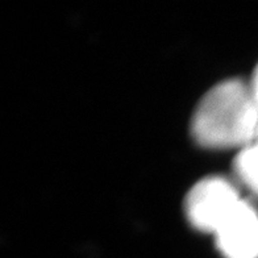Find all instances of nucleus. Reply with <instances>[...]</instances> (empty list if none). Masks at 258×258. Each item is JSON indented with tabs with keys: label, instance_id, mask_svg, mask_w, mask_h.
<instances>
[{
	"label": "nucleus",
	"instance_id": "nucleus-1",
	"mask_svg": "<svg viewBox=\"0 0 258 258\" xmlns=\"http://www.w3.org/2000/svg\"><path fill=\"white\" fill-rule=\"evenodd\" d=\"M191 133L210 149H244L257 141L258 102L250 85L229 79L212 87L194 112Z\"/></svg>",
	"mask_w": 258,
	"mask_h": 258
},
{
	"label": "nucleus",
	"instance_id": "nucleus-2",
	"mask_svg": "<svg viewBox=\"0 0 258 258\" xmlns=\"http://www.w3.org/2000/svg\"><path fill=\"white\" fill-rule=\"evenodd\" d=\"M241 202L232 182L223 177H208L191 188L184 201V211L194 228L215 234Z\"/></svg>",
	"mask_w": 258,
	"mask_h": 258
},
{
	"label": "nucleus",
	"instance_id": "nucleus-3",
	"mask_svg": "<svg viewBox=\"0 0 258 258\" xmlns=\"http://www.w3.org/2000/svg\"><path fill=\"white\" fill-rule=\"evenodd\" d=\"M214 236L224 258H258L257 210L242 201Z\"/></svg>",
	"mask_w": 258,
	"mask_h": 258
},
{
	"label": "nucleus",
	"instance_id": "nucleus-4",
	"mask_svg": "<svg viewBox=\"0 0 258 258\" xmlns=\"http://www.w3.org/2000/svg\"><path fill=\"white\" fill-rule=\"evenodd\" d=\"M234 171L238 179L258 197V141L241 149L234 161Z\"/></svg>",
	"mask_w": 258,
	"mask_h": 258
},
{
	"label": "nucleus",
	"instance_id": "nucleus-5",
	"mask_svg": "<svg viewBox=\"0 0 258 258\" xmlns=\"http://www.w3.org/2000/svg\"><path fill=\"white\" fill-rule=\"evenodd\" d=\"M250 89H251V91H253V94H254L255 99H257V102H258V66H257V69H255L254 75H253V79H251Z\"/></svg>",
	"mask_w": 258,
	"mask_h": 258
},
{
	"label": "nucleus",
	"instance_id": "nucleus-6",
	"mask_svg": "<svg viewBox=\"0 0 258 258\" xmlns=\"http://www.w3.org/2000/svg\"><path fill=\"white\" fill-rule=\"evenodd\" d=\"M257 141H258V136H257Z\"/></svg>",
	"mask_w": 258,
	"mask_h": 258
}]
</instances>
